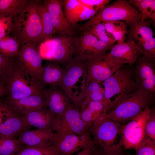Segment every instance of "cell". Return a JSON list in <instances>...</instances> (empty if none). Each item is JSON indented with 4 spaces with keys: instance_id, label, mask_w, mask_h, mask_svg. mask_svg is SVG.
Masks as SVG:
<instances>
[{
    "instance_id": "1",
    "label": "cell",
    "mask_w": 155,
    "mask_h": 155,
    "mask_svg": "<svg viewBox=\"0 0 155 155\" xmlns=\"http://www.w3.org/2000/svg\"><path fill=\"white\" fill-rule=\"evenodd\" d=\"M40 1L28 0L22 11L13 21L9 34L16 39L20 46L30 43L39 47L42 42V26L38 9Z\"/></svg>"
},
{
    "instance_id": "2",
    "label": "cell",
    "mask_w": 155,
    "mask_h": 155,
    "mask_svg": "<svg viewBox=\"0 0 155 155\" xmlns=\"http://www.w3.org/2000/svg\"><path fill=\"white\" fill-rule=\"evenodd\" d=\"M134 67L133 65H126L103 82L104 95L102 115L138 89L134 78Z\"/></svg>"
},
{
    "instance_id": "3",
    "label": "cell",
    "mask_w": 155,
    "mask_h": 155,
    "mask_svg": "<svg viewBox=\"0 0 155 155\" xmlns=\"http://www.w3.org/2000/svg\"><path fill=\"white\" fill-rule=\"evenodd\" d=\"M140 14L126 0H118L102 7L96 13L78 27L79 33L84 32L95 24L105 21H125L127 25L141 20Z\"/></svg>"
},
{
    "instance_id": "4",
    "label": "cell",
    "mask_w": 155,
    "mask_h": 155,
    "mask_svg": "<svg viewBox=\"0 0 155 155\" xmlns=\"http://www.w3.org/2000/svg\"><path fill=\"white\" fill-rule=\"evenodd\" d=\"M5 89L6 101L16 100L44 92L45 88L33 81L16 63L3 81Z\"/></svg>"
},
{
    "instance_id": "5",
    "label": "cell",
    "mask_w": 155,
    "mask_h": 155,
    "mask_svg": "<svg viewBox=\"0 0 155 155\" xmlns=\"http://www.w3.org/2000/svg\"><path fill=\"white\" fill-rule=\"evenodd\" d=\"M153 100L144 90L138 89L100 117L120 123H127L146 108L150 107Z\"/></svg>"
},
{
    "instance_id": "6",
    "label": "cell",
    "mask_w": 155,
    "mask_h": 155,
    "mask_svg": "<svg viewBox=\"0 0 155 155\" xmlns=\"http://www.w3.org/2000/svg\"><path fill=\"white\" fill-rule=\"evenodd\" d=\"M75 35L55 34L45 40L49 45L46 48L39 47L42 59L64 66L67 65L72 59L75 53Z\"/></svg>"
},
{
    "instance_id": "7",
    "label": "cell",
    "mask_w": 155,
    "mask_h": 155,
    "mask_svg": "<svg viewBox=\"0 0 155 155\" xmlns=\"http://www.w3.org/2000/svg\"><path fill=\"white\" fill-rule=\"evenodd\" d=\"M75 51L73 58L85 63L104 58L113 45L99 40L88 31L75 36Z\"/></svg>"
},
{
    "instance_id": "8",
    "label": "cell",
    "mask_w": 155,
    "mask_h": 155,
    "mask_svg": "<svg viewBox=\"0 0 155 155\" xmlns=\"http://www.w3.org/2000/svg\"><path fill=\"white\" fill-rule=\"evenodd\" d=\"M151 110L150 107L146 108L126 124L122 125L119 142L124 149L135 150L144 140L146 124Z\"/></svg>"
},
{
    "instance_id": "9",
    "label": "cell",
    "mask_w": 155,
    "mask_h": 155,
    "mask_svg": "<svg viewBox=\"0 0 155 155\" xmlns=\"http://www.w3.org/2000/svg\"><path fill=\"white\" fill-rule=\"evenodd\" d=\"M14 60L33 81L40 85L43 65L38 46L30 43L21 46Z\"/></svg>"
},
{
    "instance_id": "10",
    "label": "cell",
    "mask_w": 155,
    "mask_h": 155,
    "mask_svg": "<svg viewBox=\"0 0 155 155\" xmlns=\"http://www.w3.org/2000/svg\"><path fill=\"white\" fill-rule=\"evenodd\" d=\"M79 108L72 103L63 114L55 116L51 129L57 135L63 136L88 131L80 117Z\"/></svg>"
},
{
    "instance_id": "11",
    "label": "cell",
    "mask_w": 155,
    "mask_h": 155,
    "mask_svg": "<svg viewBox=\"0 0 155 155\" xmlns=\"http://www.w3.org/2000/svg\"><path fill=\"white\" fill-rule=\"evenodd\" d=\"M150 20L138 21L127 25V40L133 41L139 52L155 57V38Z\"/></svg>"
},
{
    "instance_id": "12",
    "label": "cell",
    "mask_w": 155,
    "mask_h": 155,
    "mask_svg": "<svg viewBox=\"0 0 155 155\" xmlns=\"http://www.w3.org/2000/svg\"><path fill=\"white\" fill-rule=\"evenodd\" d=\"M134 69L138 89L146 91L153 100L155 96V57L145 54L138 57Z\"/></svg>"
},
{
    "instance_id": "13",
    "label": "cell",
    "mask_w": 155,
    "mask_h": 155,
    "mask_svg": "<svg viewBox=\"0 0 155 155\" xmlns=\"http://www.w3.org/2000/svg\"><path fill=\"white\" fill-rule=\"evenodd\" d=\"M122 125L119 122L100 117L88 131L93 136L94 142L103 150L114 144Z\"/></svg>"
},
{
    "instance_id": "14",
    "label": "cell",
    "mask_w": 155,
    "mask_h": 155,
    "mask_svg": "<svg viewBox=\"0 0 155 155\" xmlns=\"http://www.w3.org/2000/svg\"><path fill=\"white\" fill-rule=\"evenodd\" d=\"M90 135L89 131L63 136L56 134L51 142L61 155H72L94 142Z\"/></svg>"
},
{
    "instance_id": "15",
    "label": "cell",
    "mask_w": 155,
    "mask_h": 155,
    "mask_svg": "<svg viewBox=\"0 0 155 155\" xmlns=\"http://www.w3.org/2000/svg\"><path fill=\"white\" fill-rule=\"evenodd\" d=\"M104 59L114 67L120 68L126 64H135L138 57V49L131 41L113 45Z\"/></svg>"
},
{
    "instance_id": "16",
    "label": "cell",
    "mask_w": 155,
    "mask_h": 155,
    "mask_svg": "<svg viewBox=\"0 0 155 155\" xmlns=\"http://www.w3.org/2000/svg\"><path fill=\"white\" fill-rule=\"evenodd\" d=\"M65 72L58 86L76 106V100L72 89L81 77L87 79L85 63L73 58L64 66Z\"/></svg>"
},
{
    "instance_id": "17",
    "label": "cell",
    "mask_w": 155,
    "mask_h": 155,
    "mask_svg": "<svg viewBox=\"0 0 155 155\" xmlns=\"http://www.w3.org/2000/svg\"><path fill=\"white\" fill-rule=\"evenodd\" d=\"M44 1L51 16L54 34H67L77 35L79 34L78 28L70 24L66 19L63 9V0Z\"/></svg>"
},
{
    "instance_id": "18",
    "label": "cell",
    "mask_w": 155,
    "mask_h": 155,
    "mask_svg": "<svg viewBox=\"0 0 155 155\" xmlns=\"http://www.w3.org/2000/svg\"><path fill=\"white\" fill-rule=\"evenodd\" d=\"M63 9L67 21L73 26H76L77 23L80 22L88 20L100 9L89 7L80 0H63Z\"/></svg>"
},
{
    "instance_id": "19",
    "label": "cell",
    "mask_w": 155,
    "mask_h": 155,
    "mask_svg": "<svg viewBox=\"0 0 155 155\" xmlns=\"http://www.w3.org/2000/svg\"><path fill=\"white\" fill-rule=\"evenodd\" d=\"M85 64L87 76L86 85L91 82L100 84L119 69L109 63L104 57L87 61Z\"/></svg>"
},
{
    "instance_id": "20",
    "label": "cell",
    "mask_w": 155,
    "mask_h": 155,
    "mask_svg": "<svg viewBox=\"0 0 155 155\" xmlns=\"http://www.w3.org/2000/svg\"><path fill=\"white\" fill-rule=\"evenodd\" d=\"M44 94L46 108L55 116L63 113L72 103L59 86L45 88Z\"/></svg>"
},
{
    "instance_id": "21",
    "label": "cell",
    "mask_w": 155,
    "mask_h": 155,
    "mask_svg": "<svg viewBox=\"0 0 155 155\" xmlns=\"http://www.w3.org/2000/svg\"><path fill=\"white\" fill-rule=\"evenodd\" d=\"M5 101L13 111L23 116L30 112L46 108L44 92L16 100Z\"/></svg>"
},
{
    "instance_id": "22",
    "label": "cell",
    "mask_w": 155,
    "mask_h": 155,
    "mask_svg": "<svg viewBox=\"0 0 155 155\" xmlns=\"http://www.w3.org/2000/svg\"><path fill=\"white\" fill-rule=\"evenodd\" d=\"M55 135L51 129L26 130L19 134L18 140L22 145L33 146L48 143Z\"/></svg>"
},
{
    "instance_id": "23",
    "label": "cell",
    "mask_w": 155,
    "mask_h": 155,
    "mask_svg": "<svg viewBox=\"0 0 155 155\" xmlns=\"http://www.w3.org/2000/svg\"><path fill=\"white\" fill-rule=\"evenodd\" d=\"M65 72L64 67L59 64L53 62L46 63L43 66L40 84L44 88L46 86H58Z\"/></svg>"
},
{
    "instance_id": "24",
    "label": "cell",
    "mask_w": 155,
    "mask_h": 155,
    "mask_svg": "<svg viewBox=\"0 0 155 155\" xmlns=\"http://www.w3.org/2000/svg\"><path fill=\"white\" fill-rule=\"evenodd\" d=\"M12 110L10 115L0 124V137H14L29 128L26 124L24 116Z\"/></svg>"
},
{
    "instance_id": "25",
    "label": "cell",
    "mask_w": 155,
    "mask_h": 155,
    "mask_svg": "<svg viewBox=\"0 0 155 155\" xmlns=\"http://www.w3.org/2000/svg\"><path fill=\"white\" fill-rule=\"evenodd\" d=\"M55 116L47 108L28 112L24 116L27 126L38 129H51Z\"/></svg>"
},
{
    "instance_id": "26",
    "label": "cell",
    "mask_w": 155,
    "mask_h": 155,
    "mask_svg": "<svg viewBox=\"0 0 155 155\" xmlns=\"http://www.w3.org/2000/svg\"><path fill=\"white\" fill-rule=\"evenodd\" d=\"M81 118L89 128L93 125L103 113V101H92L80 106Z\"/></svg>"
},
{
    "instance_id": "27",
    "label": "cell",
    "mask_w": 155,
    "mask_h": 155,
    "mask_svg": "<svg viewBox=\"0 0 155 155\" xmlns=\"http://www.w3.org/2000/svg\"><path fill=\"white\" fill-rule=\"evenodd\" d=\"M104 88L100 84L95 82H90L86 86L81 94L79 108L82 105L87 104L92 101H103Z\"/></svg>"
},
{
    "instance_id": "28",
    "label": "cell",
    "mask_w": 155,
    "mask_h": 155,
    "mask_svg": "<svg viewBox=\"0 0 155 155\" xmlns=\"http://www.w3.org/2000/svg\"><path fill=\"white\" fill-rule=\"evenodd\" d=\"M38 9L42 26V42L54 34V28L51 16L44 1L40 0Z\"/></svg>"
},
{
    "instance_id": "29",
    "label": "cell",
    "mask_w": 155,
    "mask_h": 155,
    "mask_svg": "<svg viewBox=\"0 0 155 155\" xmlns=\"http://www.w3.org/2000/svg\"><path fill=\"white\" fill-rule=\"evenodd\" d=\"M28 0H0V16L9 17L13 21L20 14Z\"/></svg>"
},
{
    "instance_id": "30",
    "label": "cell",
    "mask_w": 155,
    "mask_h": 155,
    "mask_svg": "<svg viewBox=\"0 0 155 155\" xmlns=\"http://www.w3.org/2000/svg\"><path fill=\"white\" fill-rule=\"evenodd\" d=\"M13 155H61L51 142L40 145L26 146Z\"/></svg>"
},
{
    "instance_id": "31",
    "label": "cell",
    "mask_w": 155,
    "mask_h": 155,
    "mask_svg": "<svg viewBox=\"0 0 155 155\" xmlns=\"http://www.w3.org/2000/svg\"><path fill=\"white\" fill-rule=\"evenodd\" d=\"M131 4L138 9L141 17V21L147 19L155 22V0H129Z\"/></svg>"
},
{
    "instance_id": "32",
    "label": "cell",
    "mask_w": 155,
    "mask_h": 155,
    "mask_svg": "<svg viewBox=\"0 0 155 155\" xmlns=\"http://www.w3.org/2000/svg\"><path fill=\"white\" fill-rule=\"evenodd\" d=\"M13 137H0V155H13L26 146Z\"/></svg>"
},
{
    "instance_id": "33",
    "label": "cell",
    "mask_w": 155,
    "mask_h": 155,
    "mask_svg": "<svg viewBox=\"0 0 155 155\" xmlns=\"http://www.w3.org/2000/svg\"><path fill=\"white\" fill-rule=\"evenodd\" d=\"M20 46L16 39L10 35L0 40V52L5 56H16L19 52Z\"/></svg>"
},
{
    "instance_id": "34",
    "label": "cell",
    "mask_w": 155,
    "mask_h": 155,
    "mask_svg": "<svg viewBox=\"0 0 155 155\" xmlns=\"http://www.w3.org/2000/svg\"><path fill=\"white\" fill-rule=\"evenodd\" d=\"M85 31L90 32L99 40L108 44L113 45L116 42L112 35L107 32L102 22L95 24Z\"/></svg>"
},
{
    "instance_id": "35",
    "label": "cell",
    "mask_w": 155,
    "mask_h": 155,
    "mask_svg": "<svg viewBox=\"0 0 155 155\" xmlns=\"http://www.w3.org/2000/svg\"><path fill=\"white\" fill-rule=\"evenodd\" d=\"M14 57L5 56L0 52V81L3 82L13 66Z\"/></svg>"
},
{
    "instance_id": "36",
    "label": "cell",
    "mask_w": 155,
    "mask_h": 155,
    "mask_svg": "<svg viewBox=\"0 0 155 155\" xmlns=\"http://www.w3.org/2000/svg\"><path fill=\"white\" fill-rule=\"evenodd\" d=\"M155 142V111L151 109L149 117L146 122L145 128L144 140Z\"/></svg>"
},
{
    "instance_id": "37",
    "label": "cell",
    "mask_w": 155,
    "mask_h": 155,
    "mask_svg": "<svg viewBox=\"0 0 155 155\" xmlns=\"http://www.w3.org/2000/svg\"><path fill=\"white\" fill-rule=\"evenodd\" d=\"M135 151V155H155V142L144 140Z\"/></svg>"
},
{
    "instance_id": "38",
    "label": "cell",
    "mask_w": 155,
    "mask_h": 155,
    "mask_svg": "<svg viewBox=\"0 0 155 155\" xmlns=\"http://www.w3.org/2000/svg\"><path fill=\"white\" fill-rule=\"evenodd\" d=\"M127 31V25L125 22L118 21L111 35L117 43H122L124 42Z\"/></svg>"
},
{
    "instance_id": "39",
    "label": "cell",
    "mask_w": 155,
    "mask_h": 155,
    "mask_svg": "<svg viewBox=\"0 0 155 155\" xmlns=\"http://www.w3.org/2000/svg\"><path fill=\"white\" fill-rule=\"evenodd\" d=\"M13 22L9 17L0 16V40L9 34Z\"/></svg>"
},
{
    "instance_id": "40",
    "label": "cell",
    "mask_w": 155,
    "mask_h": 155,
    "mask_svg": "<svg viewBox=\"0 0 155 155\" xmlns=\"http://www.w3.org/2000/svg\"><path fill=\"white\" fill-rule=\"evenodd\" d=\"M120 142L103 149V155H127L124 152Z\"/></svg>"
},
{
    "instance_id": "41",
    "label": "cell",
    "mask_w": 155,
    "mask_h": 155,
    "mask_svg": "<svg viewBox=\"0 0 155 155\" xmlns=\"http://www.w3.org/2000/svg\"><path fill=\"white\" fill-rule=\"evenodd\" d=\"M12 111V109L4 99L0 100V124L6 119Z\"/></svg>"
},
{
    "instance_id": "42",
    "label": "cell",
    "mask_w": 155,
    "mask_h": 155,
    "mask_svg": "<svg viewBox=\"0 0 155 155\" xmlns=\"http://www.w3.org/2000/svg\"><path fill=\"white\" fill-rule=\"evenodd\" d=\"M87 7L94 9H100L102 7L109 4L110 0H80Z\"/></svg>"
},
{
    "instance_id": "43",
    "label": "cell",
    "mask_w": 155,
    "mask_h": 155,
    "mask_svg": "<svg viewBox=\"0 0 155 155\" xmlns=\"http://www.w3.org/2000/svg\"><path fill=\"white\" fill-rule=\"evenodd\" d=\"M95 143L94 142L88 147L81 150L75 155H89L91 152Z\"/></svg>"
},
{
    "instance_id": "44",
    "label": "cell",
    "mask_w": 155,
    "mask_h": 155,
    "mask_svg": "<svg viewBox=\"0 0 155 155\" xmlns=\"http://www.w3.org/2000/svg\"><path fill=\"white\" fill-rule=\"evenodd\" d=\"M103 150L102 148L95 143L89 155H103Z\"/></svg>"
},
{
    "instance_id": "45",
    "label": "cell",
    "mask_w": 155,
    "mask_h": 155,
    "mask_svg": "<svg viewBox=\"0 0 155 155\" xmlns=\"http://www.w3.org/2000/svg\"><path fill=\"white\" fill-rule=\"evenodd\" d=\"M5 89L4 83L0 81V100L2 99V97L5 96Z\"/></svg>"
}]
</instances>
